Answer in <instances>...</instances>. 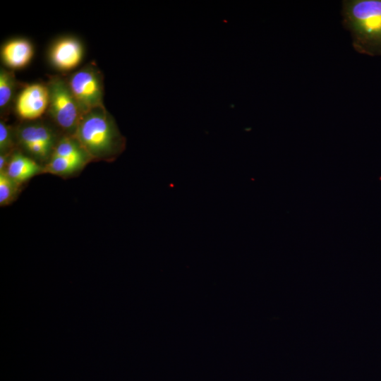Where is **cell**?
<instances>
[{
    "label": "cell",
    "mask_w": 381,
    "mask_h": 381,
    "mask_svg": "<svg viewBox=\"0 0 381 381\" xmlns=\"http://www.w3.org/2000/svg\"><path fill=\"white\" fill-rule=\"evenodd\" d=\"M66 80L83 114L104 107L103 75L94 63L72 73Z\"/></svg>",
    "instance_id": "277c9868"
},
{
    "label": "cell",
    "mask_w": 381,
    "mask_h": 381,
    "mask_svg": "<svg viewBox=\"0 0 381 381\" xmlns=\"http://www.w3.org/2000/svg\"><path fill=\"white\" fill-rule=\"evenodd\" d=\"M18 83L13 71L0 68V110L1 114L6 113L14 103Z\"/></svg>",
    "instance_id": "8fae6325"
},
{
    "label": "cell",
    "mask_w": 381,
    "mask_h": 381,
    "mask_svg": "<svg viewBox=\"0 0 381 381\" xmlns=\"http://www.w3.org/2000/svg\"><path fill=\"white\" fill-rule=\"evenodd\" d=\"M49 106V92L46 83L25 85L16 95L14 109L22 121L42 118Z\"/></svg>",
    "instance_id": "8992f818"
},
{
    "label": "cell",
    "mask_w": 381,
    "mask_h": 381,
    "mask_svg": "<svg viewBox=\"0 0 381 381\" xmlns=\"http://www.w3.org/2000/svg\"><path fill=\"white\" fill-rule=\"evenodd\" d=\"M18 149L15 128L0 122V154L11 155Z\"/></svg>",
    "instance_id": "5bb4252c"
},
{
    "label": "cell",
    "mask_w": 381,
    "mask_h": 381,
    "mask_svg": "<svg viewBox=\"0 0 381 381\" xmlns=\"http://www.w3.org/2000/svg\"><path fill=\"white\" fill-rule=\"evenodd\" d=\"M74 136L92 161L112 162L125 147L126 140L104 107L84 113Z\"/></svg>",
    "instance_id": "6da1fadb"
},
{
    "label": "cell",
    "mask_w": 381,
    "mask_h": 381,
    "mask_svg": "<svg viewBox=\"0 0 381 381\" xmlns=\"http://www.w3.org/2000/svg\"><path fill=\"white\" fill-rule=\"evenodd\" d=\"M14 128L18 149L30 145H40L53 152L63 134L49 119L23 121Z\"/></svg>",
    "instance_id": "5b68a950"
},
{
    "label": "cell",
    "mask_w": 381,
    "mask_h": 381,
    "mask_svg": "<svg viewBox=\"0 0 381 381\" xmlns=\"http://www.w3.org/2000/svg\"><path fill=\"white\" fill-rule=\"evenodd\" d=\"M6 174L20 186L39 174L44 173V167L20 150H15L10 158Z\"/></svg>",
    "instance_id": "9c48e42d"
},
{
    "label": "cell",
    "mask_w": 381,
    "mask_h": 381,
    "mask_svg": "<svg viewBox=\"0 0 381 381\" xmlns=\"http://www.w3.org/2000/svg\"><path fill=\"white\" fill-rule=\"evenodd\" d=\"M34 47L25 38H14L5 42L1 48V58L8 68L20 69L25 67L32 59Z\"/></svg>",
    "instance_id": "ba28073f"
},
{
    "label": "cell",
    "mask_w": 381,
    "mask_h": 381,
    "mask_svg": "<svg viewBox=\"0 0 381 381\" xmlns=\"http://www.w3.org/2000/svg\"><path fill=\"white\" fill-rule=\"evenodd\" d=\"M52 156L76 160L85 164L92 161L77 138L65 134L59 138Z\"/></svg>",
    "instance_id": "30bf717a"
},
{
    "label": "cell",
    "mask_w": 381,
    "mask_h": 381,
    "mask_svg": "<svg viewBox=\"0 0 381 381\" xmlns=\"http://www.w3.org/2000/svg\"><path fill=\"white\" fill-rule=\"evenodd\" d=\"M11 155L0 154V171H6Z\"/></svg>",
    "instance_id": "9a60e30c"
},
{
    "label": "cell",
    "mask_w": 381,
    "mask_h": 381,
    "mask_svg": "<svg viewBox=\"0 0 381 381\" xmlns=\"http://www.w3.org/2000/svg\"><path fill=\"white\" fill-rule=\"evenodd\" d=\"M20 186L5 171H0V205L4 207L13 202L20 193Z\"/></svg>",
    "instance_id": "4fadbf2b"
},
{
    "label": "cell",
    "mask_w": 381,
    "mask_h": 381,
    "mask_svg": "<svg viewBox=\"0 0 381 381\" xmlns=\"http://www.w3.org/2000/svg\"><path fill=\"white\" fill-rule=\"evenodd\" d=\"M86 164L73 159L52 156L44 166V173L68 177L80 171Z\"/></svg>",
    "instance_id": "7c38bea8"
},
{
    "label": "cell",
    "mask_w": 381,
    "mask_h": 381,
    "mask_svg": "<svg viewBox=\"0 0 381 381\" xmlns=\"http://www.w3.org/2000/svg\"><path fill=\"white\" fill-rule=\"evenodd\" d=\"M49 119L65 135H74L83 114L66 78L52 75L47 82Z\"/></svg>",
    "instance_id": "3957f363"
},
{
    "label": "cell",
    "mask_w": 381,
    "mask_h": 381,
    "mask_svg": "<svg viewBox=\"0 0 381 381\" xmlns=\"http://www.w3.org/2000/svg\"><path fill=\"white\" fill-rule=\"evenodd\" d=\"M51 64L61 72H68L76 68L84 55V47L76 37L66 36L56 40L48 53Z\"/></svg>",
    "instance_id": "52a82bcc"
},
{
    "label": "cell",
    "mask_w": 381,
    "mask_h": 381,
    "mask_svg": "<svg viewBox=\"0 0 381 381\" xmlns=\"http://www.w3.org/2000/svg\"><path fill=\"white\" fill-rule=\"evenodd\" d=\"M343 25L356 51L381 55V0H347L342 3Z\"/></svg>",
    "instance_id": "7a4b0ae2"
}]
</instances>
